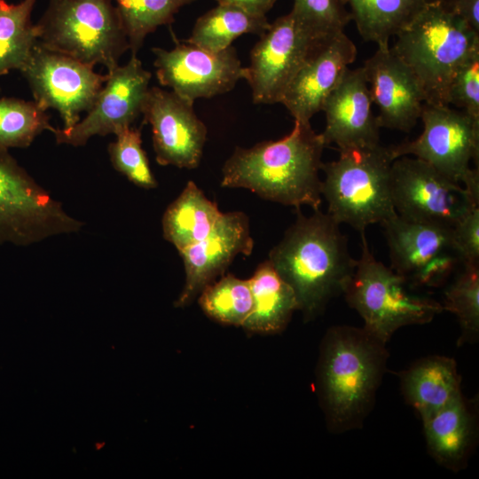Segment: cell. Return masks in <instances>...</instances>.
I'll use <instances>...</instances> for the list:
<instances>
[{
  "label": "cell",
  "instance_id": "6da1fadb",
  "mask_svg": "<svg viewBox=\"0 0 479 479\" xmlns=\"http://www.w3.org/2000/svg\"><path fill=\"white\" fill-rule=\"evenodd\" d=\"M326 144L310 122L294 121L292 131L276 141L237 147L223 167L221 186L245 188L263 199L300 209H319V170Z\"/></svg>",
  "mask_w": 479,
  "mask_h": 479
},
{
  "label": "cell",
  "instance_id": "7a4b0ae2",
  "mask_svg": "<svg viewBox=\"0 0 479 479\" xmlns=\"http://www.w3.org/2000/svg\"><path fill=\"white\" fill-rule=\"evenodd\" d=\"M268 260L294 290L298 310L307 320L342 294L357 264L340 224L320 209L308 216L297 209L294 223L270 251Z\"/></svg>",
  "mask_w": 479,
  "mask_h": 479
},
{
  "label": "cell",
  "instance_id": "3957f363",
  "mask_svg": "<svg viewBox=\"0 0 479 479\" xmlns=\"http://www.w3.org/2000/svg\"><path fill=\"white\" fill-rule=\"evenodd\" d=\"M386 343L364 327L332 326L320 349L318 390L329 429L359 428L372 412L387 370Z\"/></svg>",
  "mask_w": 479,
  "mask_h": 479
},
{
  "label": "cell",
  "instance_id": "277c9868",
  "mask_svg": "<svg viewBox=\"0 0 479 479\" xmlns=\"http://www.w3.org/2000/svg\"><path fill=\"white\" fill-rule=\"evenodd\" d=\"M390 47L417 77L425 103L448 105L451 79L459 66L479 50V33L438 0H429Z\"/></svg>",
  "mask_w": 479,
  "mask_h": 479
},
{
  "label": "cell",
  "instance_id": "5b68a950",
  "mask_svg": "<svg viewBox=\"0 0 479 479\" xmlns=\"http://www.w3.org/2000/svg\"><path fill=\"white\" fill-rule=\"evenodd\" d=\"M389 147L380 144L366 148L340 150L337 160L322 163L325 178L321 194L327 213L340 224H348L359 232L368 225L394 216L390 190Z\"/></svg>",
  "mask_w": 479,
  "mask_h": 479
},
{
  "label": "cell",
  "instance_id": "8992f818",
  "mask_svg": "<svg viewBox=\"0 0 479 479\" xmlns=\"http://www.w3.org/2000/svg\"><path fill=\"white\" fill-rule=\"evenodd\" d=\"M35 26L46 48L108 71L130 49L114 0H51Z\"/></svg>",
  "mask_w": 479,
  "mask_h": 479
},
{
  "label": "cell",
  "instance_id": "52a82bcc",
  "mask_svg": "<svg viewBox=\"0 0 479 479\" xmlns=\"http://www.w3.org/2000/svg\"><path fill=\"white\" fill-rule=\"evenodd\" d=\"M362 251L342 294L364 320V329L387 343L399 328L429 323L442 303L411 294L405 279L372 255L364 232Z\"/></svg>",
  "mask_w": 479,
  "mask_h": 479
},
{
  "label": "cell",
  "instance_id": "ba28073f",
  "mask_svg": "<svg viewBox=\"0 0 479 479\" xmlns=\"http://www.w3.org/2000/svg\"><path fill=\"white\" fill-rule=\"evenodd\" d=\"M82 227L8 149L0 147V245L26 247Z\"/></svg>",
  "mask_w": 479,
  "mask_h": 479
},
{
  "label": "cell",
  "instance_id": "9c48e42d",
  "mask_svg": "<svg viewBox=\"0 0 479 479\" xmlns=\"http://www.w3.org/2000/svg\"><path fill=\"white\" fill-rule=\"evenodd\" d=\"M384 229L391 269L408 286L437 287L462 266L453 229L404 219L396 214L381 224Z\"/></svg>",
  "mask_w": 479,
  "mask_h": 479
},
{
  "label": "cell",
  "instance_id": "30bf717a",
  "mask_svg": "<svg viewBox=\"0 0 479 479\" xmlns=\"http://www.w3.org/2000/svg\"><path fill=\"white\" fill-rule=\"evenodd\" d=\"M94 67L50 50L39 41L20 70L28 82L34 100L44 110L54 108L68 130L89 112L108 79Z\"/></svg>",
  "mask_w": 479,
  "mask_h": 479
},
{
  "label": "cell",
  "instance_id": "8fae6325",
  "mask_svg": "<svg viewBox=\"0 0 479 479\" xmlns=\"http://www.w3.org/2000/svg\"><path fill=\"white\" fill-rule=\"evenodd\" d=\"M390 190L396 213L412 221L454 225L479 200L429 163L409 156L391 165Z\"/></svg>",
  "mask_w": 479,
  "mask_h": 479
},
{
  "label": "cell",
  "instance_id": "7c38bea8",
  "mask_svg": "<svg viewBox=\"0 0 479 479\" xmlns=\"http://www.w3.org/2000/svg\"><path fill=\"white\" fill-rule=\"evenodd\" d=\"M421 134L412 141L390 145L393 159L413 155L457 183H463L471 170L472 160L478 164L479 119L449 105L424 103Z\"/></svg>",
  "mask_w": 479,
  "mask_h": 479
},
{
  "label": "cell",
  "instance_id": "4fadbf2b",
  "mask_svg": "<svg viewBox=\"0 0 479 479\" xmlns=\"http://www.w3.org/2000/svg\"><path fill=\"white\" fill-rule=\"evenodd\" d=\"M328 37L312 33L292 12L270 23L253 47L250 65L246 67L245 80L250 85L253 101L280 103L296 73Z\"/></svg>",
  "mask_w": 479,
  "mask_h": 479
},
{
  "label": "cell",
  "instance_id": "5bb4252c",
  "mask_svg": "<svg viewBox=\"0 0 479 479\" xmlns=\"http://www.w3.org/2000/svg\"><path fill=\"white\" fill-rule=\"evenodd\" d=\"M152 51L159 82L192 105L198 98L231 90L247 76V68L241 66L232 46L211 52L185 42L169 51Z\"/></svg>",
  "mask_w": 479,
  "mask_h": 479
},
{
  "label": "cell",
  "instance_id": "9a60e30c",
  "mask_svg": "<svg viewBox=\"0 0 479 479\" xmlns=\"http://www.w3.org/2000/svg\"><path fill=\"white\" fill-rule=\"evenodd\" d=\"M107 74L108 79L87 115L68 130H54L58 144L80 146L93 136L116 135L130 127L142 113L152 75L137 54Z\"/></svg>",
  "mask_w": 479,
  "mask_h": 479
},
{
  "label": "cell",
  "instance_id": "2e32d148",
  "mask_svg": "<svg viewBox=\"0 0 479 479\" xmlns=\"http://www.w3.org/2000/svg\"><path fill=\"white\" fill-rule=\"evenodd\" d=\"M192 106L172 90L149 88L141 114L152 127L153 150L160 165L188 169L199 166L207 129Z\"/></svg>",
  "mask_w": 479,
  "mask_h": 479
},
{
  "label": "cell",
  "instance_id": "e0dca14e",
  "mask_svg": "<svg viewBox=\"0 0 479 479\" xmlns=\"http://www.w3.org/2000/svg\"><path fill=\"white\" fill-rule=\"evenodd\" d=\"M253 247L247 216L240 211L223 213L205 239L179 251L185 284L175 305L191 304L207 286L224 275L239 254L249 255Z\"/></svg>",
  "mask_w": 479,
  "mask_h": 479
},
{
  "label": "cell",
  "instance_id": "ac0fdd59",
  "mask_svg": "<svg viewBox=\"0 0 479 479\" xmlns=\"http://www.w3.org/2000/svg\"><path fill=\"white\" fill-rule=\"evenodd\" d=\"M380 127L409 132L420 118L425 95L408 66L390 46L377 47L363 66Z\"/></svg>",
  "mask_w": 479,
  "mask_h": 479
},
{
  "label": "cell",
  "instance_id": "d6986e66",
  "mask_svg": "<svg viewBox=\"0 0 479 479\" xmlns=\"http://www.w3.org/2000/svg\"><path fill=\"white\" fill-rule=\"evenodd\" d=\"M357 47L339 32L324 40L287 86L280 103L295 122H310L357 57Z\"/></svg>",
  "mask_w": 479,
  "mask_h": 479
},
{
  "label": "cell",
  "instance_id": "ffe728a7",
  "mask_svg": "<svg viewBox=\"0 0 479 479\" xmlns=\"http://www.w3.org/2000/svg\"><path fill=\"white\" fill-rule=\"evenodd\" d=\"M372 106L363 66L348 68L322 107L326 127L321 136L326 145L335 144L339 150H349L379 145L381 127Z\"/></svg>",
  "mask_w": 479,
  "mask_h": 479
},
{
  "label": "cell",
  "instance_id": "44dd1931",
  "mask_svg": "<svg viewBox=\"0 0 479 479\" xmlns=\"http://www.w3.org/2000/svg\"><path fill=\"white\" fill-rule=\"evenodd\" d=\"M399 381L404 400L421 421L463 396L456 361L445 356L415 361L399 373Z\"/></svg>",
  "mask_w": 479,
  "mask_h": 479
},
{
  "label": "cell",
  "instance_id": "7402d4cb",
  "mask_svg": "<svg viewBox=\"0 0 479 479\" xmlns=\"http://www.w3.org/2000/svg\"><path fill=\"white\" fill-rule=\"evenodd\" d=\"M427 448L442 467L463 469L475 444V412L464 397L452 401L422 420Z\"/></svg>",
  "mask_w": 479,
  "mask_h": 479
},
{
  "label": "cell",
  "instance_id": "603a6c76",
  "mask_svg": "<svg viewBox=\"0 0 479 479\" xmlns=\"http://www.w3.org/2000/svg\"><path fill=\"white\" fill-rule=\"evenodd\" d=\"M248 282L253 308L242 327L255 334L282 331L294 311L298 310L292 287L279 275L268 259L258 265Z\"/></svg>",
  "mask_w": 479,
  "mask_h": 479
},
{
  "label": "cell",
  "instance_id": "cb8c5ba5",
  "mask_svg": "<svg viewBox=\"0 0 479 479\" xmlns=\"http://www.w3.org/2000/svg\"><path fill=\"white\" fill-rule=\"evenodd\" d=\"M222 215L217 205L189 181L162 216L163 237L179 252L205 239Z\"/></svg>",
  "mask_w": 479,
  "mask_h": 479
},
{
  "label": "cell",
  "instance_id": "d4e9b609",
  "mask_svg": "<svg viewBox=\"0 0 479 479\" xmlns=\"http://www.w3.org/2000/svg\"><path fill=\"white\" fill-rule=\"evenodd\" d=\"M429 0H345L361 37L377 47L389 45Z\"/></svg>",
  "mask_w": 479,
  "mask_h": 479
},
{
  "label": "cell",
  "instance_id": "484cf974",
  "mask_svg": "<svg viewBox=\"0 0 479 479\" xmlns=\"http://www.w3.org/2000/svg\"><path fill=\"white\" fill-rule=\"evenodd\" d=\"M269 25L266 16L253 14L236 5L218 4L196 20L185 42L211 52H219L244 34L261 35Z\"/></svg>",
  "mask_w": 479,
  "mask_h": 479
},
{
  "label": "cell",
  "instance_id": "4316f807",
  "mask_svg": "<svg viewBox=\"0 0 479 479\" xmlns=\"http://www.w3.org/2000/svg\"><path fill=\"white\" fill-rule=\"evenodd\" d=\"M35 1L0 0V77L20 70L38 42L36 26L31 21Z\"/></svg>",
  "mask_w": 479,
  "mask_h": 479
},
{
  "label": "cell",
  "instance_id": "83f0119b",
  "mask_svg": "<svg viewBox=\"0 0 479 479\" xmlns=\"http://www.w3.org/2000/svg\"><path fill=\"white\" fill-rule=\"evenodd\" d=\"M199 296L204 313L224 325L242 326L253 308L248 279L232 274L222 276L217 282L207 286Z\"/></svg>",
  "mask_w": 479,
  "mask_h": 479
},
{
  "label": "cell",
  "instance_id": "f1b7e54d",
  "mask_svg": "<svg viewBox=\"0 0 479 479\" xmlns=\"http://www.w3.org/2000/svg\"><path fill=\"white\" fill-rule=\"evenodd\" d=\"M49 117L35 100L0 98V147L25 148L43 131L53 133Z\"/></svg>",
  "mask_w": 479,
  "mask_h": 479
},
{
  "label": "cell",
  "instance_id": "f546056e",
  "mask_svg": "<svg viewBox=\"0 0 479 479\" xmlns=\"http://www.w3.org/2000/svg\"><path fill=\"white\" fill-rule=\"evenodd\" d=\"M124 27L132 54L147 35L169 24L177 11L194 0H114Z\"/></svg>",
  "mask_w": 479,
  "mask_h": 479
},
{
  "label": "cell",
  "instance_id": "4dcf8cb0",
  "mask_svg": "<svg viewBox=\"0 0 479 479\" xmlns=\"http://www.w3.org/2000/svg\"><path fill=\"white\" fill-rule=\"evenodd\" d=\"M444 293L443 309L453 313L461 329L458 346L479 336V265H463Z\"/></svg>",
  "mask_w": 479,
  "mask_h": 479
},
{
  "label": "cell",
  "instance_id": "1f68e13d",
  "mask_svg": "<svg viewBox=\"0 0 479 479\" xmlns=\"http://www.w3.org/2000/svg\"><path fill=\"white\" fill-rule=\"evenodd\" d=\"M115 136L116 140L108 146L109 157L114 168L139 187L145 189L157 187L158 183L142 148L140 130L130 126Z\"/></svg>",
  "mask_w": 479,
  "mask_h": 479
},
{
  "label": "cell",
  "instance_id": "d6a6232c",
  "mask_svg": "<svg viewBox=\"0 0 479 479\" xmlns=\"http://www.w3.org/2000/svg\"><path fill=\"white\" fill-rule=\"evenodd\" d=\"M291 12L308 29L321 37L342 32L351 20L345 0H294Z\"/></svg>",
  "mask_w": 479,
  "mask_h": 479
},
{
  "label": "cell",
  "instance_id": "836d02e7",
  "mask_svg": "<svg viewBox=\"0 0 479 479\" xmlns=\"http://www.w3.org/2000/svg\"><path fill=\"white\" fill-rule=\"evenodd\" d=\"M447 104L479 119V50L456 69L447 91Z\"/></svg>",
  "mask_w": 479,
  "mask_h": 479
},
{
  "label": "cell",
  "instance_id": "e575fe53",
  "mask_svg": "<svg viewBox=\"0 0 479 479\" xmlns=\"http://www.w3.org/2000/svg\"><path fill=\"white\" fill-rule=\"evenodd\" d=\"M463 265H479V206L473 207L452 228Z\"/></svg>",
  "mask_w": 479,
  "mask_h": 479
},
{
  "label": "cell",
  "instance_id": "d590c367",
  "mask_svg": "<svg viewBox=\"0 0 479 479\" xmlns=\"http://www.w3.org/2000/svg\"><path fill=\"white\" fill-rule=\"evenodd\" d=\"M448 12L464 20L479 33V0H438Z\"/></svg>",
  "mask_w": 479,
  "mask_h": 479
},
{
  "label": "cell",
  "instance_id": "8d00e7d4",
  "mask_svg": "<svg viewBox=\"0 0 479 479\" xmlns=\"http://www.w3.org/2000/svg\"><path fill=\"white\" fill-rule=\"evenodd\" d=\"M218 4H228L239 6L256 15L266 16L277 0H216Z\"/></svg>",
  "mask_w": 479,
  "mask_h": 479
}]
</instances>
